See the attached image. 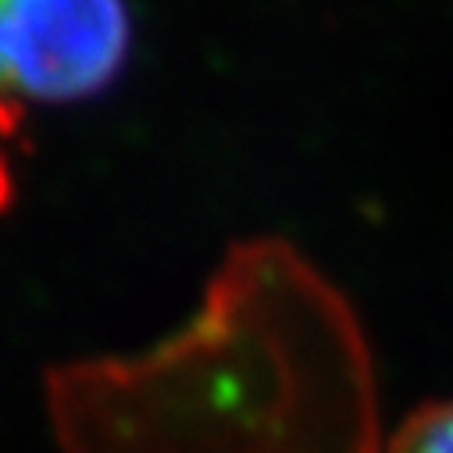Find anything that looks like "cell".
Listing matches in <instances>:
<instances>
[{
	"mask_svg": "<svg viewBox=\"0 0 453 453\" xmlns=\"http://www.w3.org/2000/svg\"><path fill=\"white\" fill-rule=\"evenodd\" d=\"M65 453H375L379 382L357 311L300 250H229L193 321L150 354L50 372Z\"/></svg>",
	"mask_w": 453,
	"mask_h": 453,
	"instance_id": "6da1fadb",
	"label": "cell"
},
{
	"mask_svg": "<svg viewBox=\"0 0 453 453\" xmlns=\"http://www.w3.org/2000/svg\"><path fill=\"white\" fill-rule=\"evenodd\" d=\"M129 50L126 0H0V107L100 96Z\"/></svg>",
	"mask_w": 453,
	"mask_h": 453,
	"instance_id": "7a4b0ae2",
	"label": "cell"
},
{
	"mask_svg": "<svg viewBox=\"0 0 453 453\" xmlns=\"http://www.w3.org/2000/svg\"><path fill=\"white\" fill-rule=\"evenodd\" d=\"M386 453H453V396L432 400L407 414L393 432Z\"/></svg>",
	"mask_w": 453,
	"mask_h": 453,
	"instance_id": "3957f363",
	"label": "cell"
}]
</instances>
